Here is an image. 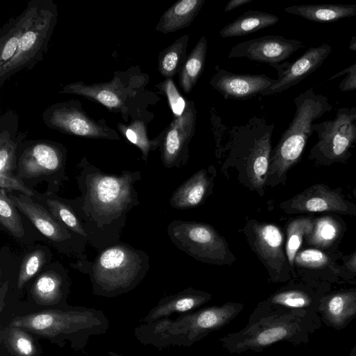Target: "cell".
I'll return each instance as SVG.
<instances>
[{
    "mask_svg": "<svg viewBox=\"0 0 356 356\" xmlns=\"http://www.w3.org/2000/svg\"><path fill=\"white\" fill-rule=\"evenodd\" d=\"M350 356H356V345L353 348L350 354Z\"/></svg>",
    "mask_w": 356,
    "mask_h": 356,
    "instance_id": "49",
    "label": "cell"
},
{
    "mask_svg": "<svg viewBox=\"0 0 356 356\" xmlns=\"http://www.w3.org/2000/svg\"><path fill=\"white\" fill-rule=\"evenodd\" d=\"M0 186L7 192L17 190L28 197L33 195V191L27 188L20 179L13 174H0Z\"/></svg>",
    "mask_w": 356,
    "mask_h": 356,
    "instance_id": "42",
    "label": "cell"
},
{
    "mask_svg": "<svg viewBox=\"0 0 356 356\" xmlns=\"http://www.w3.org/2000/svg\"><path fill=\"white\" fill-rule=\"evenodd\" d=\"M57 19L56 4L52 0H40L34 22L22 36L15 55L0 67V87L14 74L30 70L43 60Z\"/></svg>",
    "mask_w": 356,
    "mask_h": 356,
    "instance_id": "5",
    "label": "cell"
},
{
    "mask_svg": "<svg viewBox=\"0 0 356 356\" xmlns=\"http://www.w3.org/2000/svg\"><path fill=\"white\" fill-rule=\"evenodd\" d=\"M303 328L302 314L294 310L247 323L241 330L221 337L220 341L223 348L232 354L259 353L278 341L298 343L302 339Z\"/></svg>",
    "mask_w": 356,
    "mask_h": 356,
    "instance_id": "3",
    "label": "cell"
},
{
    "mask_svg": "<svg viewBox=\"0 0 356 356\" xmlns=\"http://www.w3.org/2000/svg\"><path fill=\"white\" fill-rule=\"evenodd\" d=\"M62 278L54 271H47L38 277L31 289L33 300L39 305L54 306L63 298Z\"/></svg>",
    "mask_w": 356,
    "mask_h": 356,
    "instance_id": "30",
    "label": "cell"
},
{
    "mask_svg": "<svg viewBox=\"0 0 356 356\" xmlns=\"http://www.w3.org/2000/svg\"><path fill=\"white\" fill-rule=\"evenodd\" d=\"M348 203L339 193L323 184H316L283 202L282 206L284 209L294 211L345 213L350 209Z\"/></svg>",
    "mask_w": 356,
    "mask_h": 356,
    "instance_id": "18",
    "label": "cell"
},
{
    "mask_svg": "<svg viewBox=\"0 0 356 356\" xmlns=\"http://www.w3.org/2000/svg\"><path fill=\"white\" fill-rule=\"evenodd\" d=\"M329 262L330 258L316 249H307L297 252L294 259L297 266L309 268H323Z\"/></svg>",
    "mask_w": 356,
    "mask_h": 356,
    "instance_id": "41",
    "label": "cell"
},
{
    "mask_svg": "<svg viewBox=\"0 0 356 356\" xmlns=\"http://www.w3.org/2000/svg\"><path fill=\"white\" fill-rule=\"evenodd\" d=\"M10 325L63 347L69 342L76 351L82 350L93 336L104 334L109 321L102 311L82 307L47 309L15 317Z\"/></svg>",
    "mask_w": 356,
    "mask_h": 356,
    "instance_id": "1",
    "label": "cell"
},
{
    "mask_svg": "<svg viewBox=\"0 0 356 356\" xmlns=\"http://www.w3.org/2000/svg\"><path fill=\"white\" fill-rule=\"evenodd\" d=\"M105 356H123L122 355H120V354H118V353H116L113 351H111V350H109L107 353L106 355Z\"/></svg>",
    "mask_w": 356,
    "mask_h": 356,
    "instance_id": "48",
    "label": "cell"
},
{
    "mask_svg": "<svg viewBox=\"0 0 356 356\" xmlns=\"http://www.w3.org/2000/svg\"><path fill=\"white\" fill-rule=\"evenodd\" d=\"M138 254L124 246L118 245L104 250L93 267L97 293L112 297L131 289L141 270Z\"/></svg>",
    "mask_w": 356,
    "mask_h": 356,
    "instance_id": "7",
    "label": "cell"
},
{
    "mask_svg": "<svg viewBox=\"0 0 356 356\" xmlns=\"http://www.w3.org/2000/svg\"><path fill=\"white\" fill-rule=\"evenodd\" d=\"M63 156L60 144L44 140L31 141L19 159V174L31 178L55 172L61 168Z\"/></svg>",
    "mask_w": 356,
    "mask_h": 356,
    "instance_id": "16",
    "label": "cell"
},
{
    "mask_svg": "<svg viewBox=\"0 0 356 356\" xmlns=\"http://www.w3.org/2000/svg\"><path fill=\"white\" fill-rule=\"evenodd\" d=\"M17 120V115L14 111H8L1 116L0 174H13L15 168Z\"/></svg>",
    "mask_w": 356,
    "mask_h": 356,
    "instance_id": "26",
    "label": "cell"
},
{
    "mask_svg": "<svg viewBox=\"0 0 356 356\" xmlns=\"http://www.w3.org/2000/svg\"><path fill=\"white\" fill-rule=\"evenodd\" d=\"M8 282H4L1 286V289H0V312H2L3 307L5 306L4 299H5L6 294V292L8 290Z\"/></svg>",
    "mask_w": 356,
    "mask_h": 356,
    "instance_id": "45",
    "label": "cell"
},
{
    "mask_svg": "<svg viewBox=\"0 0 356 356\" xmlns=\"http://www.w3.org/2000/svg\"><path fill=\"white\" fill-rule=\"evenodd\" d=\"M273 124L266 134L256 139L248 159V177L252 185L259 191L267 181L270 167L271 132Z\"/></svg>",
    "mask_w": 356,
    "mask_h": 356,
    "instance_id": "25",
    "label": "cell"
},
{
    "mask_svg": "<svg viewBox=\"0 0 356 356\" xmlns=\"http://www.w3.org/2000/svg\"><path fill=\"white\" fill-rule=\"evenodd\" d=\"M312 127L318 141L310 157L326 163L343 161L356 143V106L338 108L333 120L314 123Z\"/></svg>",
    "mask_w": 356,
    "mask_h": 356,
    "instance_id": "8",
    "label": "cell"
},
{
    "mask_svg": "<svg viewBox=\"0 0 356 356\" xmlns=\"http://www.w3.org/2000/svg\"><path fill=\"white\" fill-rule=\"evenodd\" d=\"M117 127L127 140L140 149L145 161H147L150 151L156 149L162 144L164 131L156 138L150 140L147 136L146 124L142 120L134 119L128 125L118 123Z\"/></svg>",
    "mask_w": 356,
    "mask_h": 356,
    "instance_id": "34",
    "label": "cell"
},
{
    "mask_svg": "<svg viewBox=\"0 0 356 356\" xmlns=\"http://www.w3.org/2000/svg\"><path fill=\"white\" fill-rule=\"evenodd\" d=\"M344 74L346 76L343 78L339 83V88L341 92H348L356 90V67L348 66L344 70L337 72L332 76L328 81L334 80Z\"/></svg>",
    "mask_w": 356,
    "mask_h": 356,
    "instance_id": "43",
    "label": "cell"
},
{
    "mask_svg": "<svg viewBox=\"0 0 356 356\" xmlns=\"http://www.w3.org/2000/svg\"><path fill=\"white\" fill-rule=\"evenodd\" d=\"M197 111L194 102L187 101L184 113L174 117L164 130L161 144V157L166 168L180 166L188 158V145L195 134Z\"/></svg>",
    "mask_w": 356,
    "mask_h": 356,
    "instance_id": "12",
    "label": "cell"
},
{
    "mask_svg": "<svg viewBox=\"0 0 356 356\" xmlns=\"http://www.w3.org/2000/svg\"><path fill=\"white\" fill-rule=\"evenodd\" d=\"M241 302H227L180 315L174 320L172 332L176 346H191L210 333L222 329L243 309Z\"/></svg>",
    "mask_w": 356,
    "mask_h": 356,
    "instance_id": "10",
    "label": "cell"
},
{
    "mask_svg": "<svg viewBox=\"0 0 356 356\" xmlns=\"http://www.w3.org/2000/svg\"><path fill=\"white\" fill-rule=\"evenodd\" d=\"M353 193H354V195H355V197H356V188H355L353 189Z\"/></svg>",
    "mask_w": 356,
    "mask_h": 356,
    "instance_id": "50",
    "label": "cell"
},
{
    "mask_svg": "<svg viewBox=\"0 0 356 356\" xmlns=\"http://www.w3.org/2000/svg\"><path fill=\"white\" fill-rule=\"evenodd\" d=\"M313 227V221L307 218H299L292 220L287 227L286 254L291 266L294 264L295 257L300 248L302 238L309 234Z\"/></svg>",
    "mask_w": 356,
    "mask_h": 356,
    "instance_id": "36",
    "label": "cell"
},
{
    "mask_svg": "<svg viewBox=\"0 0 356 356\" xmlns=\"http://www.w3.org/2000/svg\"><path fill=\"white\" fill-rule=\"evenodd\" d=\"M284 11L312 22L331 23L355 16L356 4L297 5L286 7Z\"/></svg>",
    "mask_w": 356,
    "mask_h": 356,
    "instance_id": "24",
    "label": "cell"
},
{
    "mask_svg": "<svg viewBox=\"0 0 356 356\" xmlns=\"http://www.w3.org/2000/svg\"><path fill=\"white\" fill-rule=\"evenodd\" d=\"M348 48L350 51H356V35L351 38L348 44ZM351 66L356 67V63Z\"/></svg>",
    "mask_w": 356,
    "mask_h": 356,
    "instance_id": "46",
    "label": "cell"
},
{
    "mask_svg": "<svg viewBox=\"0 0 356 356\" xmlns=\"http://www.w3.org/2000/svg\"><path fill=\"white\" fill-rule=\"evenodd\" d=\"M277 15L260 10H248L219 32L222 38L243 36L277 23Z\"/></svg>",
    "mask_w": 356,
    "mask_h": 356,
    "instance_id": "27",
    "label": "cell"
},
{
    "mask_svg": "<svg viewBox=\"0 0 356 356\" xmlns=\"http://www.w3.org/2000/svg\"><path fill=\"white\" fill-rule=\"evenodd\" d=\"M168 232L179 250L197 261L232 265L236 260L226 240L211 225L175 220L169 225Z\"/></svg>",
    "mask_w": 356,
    "mask_h": 356,
    "instance_id": "6",
    "label": "cell"
},
{
    "mask_svg": "<svg viewBox=\"0 0 356 356\" xmlns=\"http://www.w3.org/2000/svg\"><path fill=\"white\" fill-rule=\"evenodd\" d=\"M207 51V41L203 35L186 56L179 73V86L186 94L193 90L204 71Z\"/></svg>",
    "mask_w": 356,
    "mask_h": 356,
    "instance_id": "29",
    "label": "cell"
},
{
    "mask_svg": "<svg viewBox=\"0 0 356 356\" xmlns=\"http://www.w3.org/2000/svg\"><path fill=\"white\" fill-rule=\"evenodd\" d=\"M340 225L335 219L321 217L313 221L311 232L305 236L309 244L320 248L330 246L338 237Z\"/></svg>",
    "mask_w": 356,
    "mask_h": 356,
    "instance_id": "35",
    "label": "cell"
},
{
    "mask_svg": "<svg viewBox=\"0 0 356 356\" xmlns=\"http://www.w3.org/2000/svg\"><path fill=\"white\" fill-rule=\"evenodd\" d=\"M45 262V254L42 250H35L27 254L20 266L17 287L21 289L41 268Z\"/></svg>",
    "mask_w": 356,
    "mask_h": 356,
    "instance_id": "38",
    "label": "cell"
},
{
    "mask_svg": "<svg viewBox=\"0 0 356 356\" xmlns=\"http://www.w3.org/2000/svg\"><path fill=\"white\" fill-rule=\"evenodd\" d=\"M14 202L6 195V191H0V222L13 236L22 237L24 230Z\"/></svg>",
    "mask_w": 356,
    "mask_h": 356,
    "instance_id": "37",
    "label": "cell"
},
{
    "mask_svg": "<svg viewBox=\"0 0 356 356\" xmlns=\"http://www.w3.org/2000/svg\"><path fill=\"white\" fill-rule=\"evenodd\" d=\"M44 123L51 129L65 134L86 138L120 140L117 131L101 119L87 115L77 99L55 103L42 113Z\"/></svg>",
    "mask_w": 356,
    "mask_h": 356,
    "instance_id": "9",
    "label": "cell"
},
{
    "mask_svg": "<svg viewBox=\"0 0 356 356\" xmlns=\"http://www.w3.org/2000/svg\"><path fill=\"white\" fill-rule=\"evenodd\" d=\"M252 1L253 0H230L225 6L224 10L225 12L231 11L236 8L245 5Z\"/></svg>",
    "mask_w": 356,
    "mask_h": 356,
    "instance_id": "44",
    "label": "cell"
},
{
    "mask_svg": "<svg viewBox=\"0 0 356 356\" xmlns=\"http://www.w3.org/2000/svg\"><path fill=\"white\" fill-rule=\"evenodd\" d=\"M216 73L210 80L211 87L219 92L225 99H248L272 86L275 79L265 74H238L222 68H216Z\"/></svg>",
    "mask_w": 356,
    "mask_h": 356,
    "instance_id": "17",
    "label": "cell"
},
{
    "mask_svg": "<svg viewBox=\"0 0 356 356\" xmlns=\"http://www.w3.org/2000/svg\"><path fill=\"white\" fill-rule=\"evenodd\" d=\"M303 47L301 41L281 35H266L238 43L230 49L228 57L247 58L274 67L282 64Z\"/></svg>",
    "mask_w": 356,
    "mask_h": 356,
    "instance_id": "13",
    "label": "cell"
},
{
    "mask_svg": "<svg viewBox=\"0 0 356 356\" xmlns=\"http://www.w3.org/2000/svg\"><path fill=\"white\" fill-rule=\"evenodd\" d=\"M174 320L163 318L149 323H142L134 329V336L143 345L163 348L176 345L172 332Z\"/></svg>",
    "mask_w": 356,
    "mask_h": 356,
    "instance_id": "28",
    "label": "cell"
},
{
    "mask_svg": "<svg viewBox=\"0 0 356 356\" xmlns=\"http://www.w3.org/2000/svg\"><path fill=\"white\" fill-rule=\"evenodd\" d=\"M212 294L204 291L188 287L183 291L163 298L142 319V323H149L170 315L188 314L195 311L212 298Z\"/></svg>",
    "mask_w": 356,
    "mask_h": 356,
    "instance_id": "19",
    "label": "cell"
},
{
    "mask_svg": "<svg viewBox=\"0 0 356 356\" xmlns=\"http://www.w3.org/2000/svg\"><path fill=\"white\" fill-rule=\"evenodd\" d=\"M189 35L185 34L175 40L159 54L158 70L162 76L172 79L179 74L186 58Z\"/></svg>",
    "mask_w": 356,
    "mask_h": 356,
    "instance_id": "31",
    "label": "cell"
},
{
    "mask_svg": "<svg viewBox=\"0 0 356 356\" xmlns=\"http://www.w3.org/2000/svg\"><path fill=\"white\" fill-rule=\"evenodd\" d=\"M293 102L296 113L270 156L267 181L281 179L300 160L314 133V122L332 109L328 98L316 94L312 88L298 95Z\"/></svg>",
    "mask_w": 356,
    "mask_h": 356,
    "instance_id": "2",
    "label": "cell"
},
{
    "mask_svg": "<svg viewBox=\"0 0 356 356\" xmlns=\"http://www.w3.org/2000/svg\"><path fill=\"white\" fill-rule=\"evenodd\" d=\"M32 335L21 327L8 325L1 329L0 339L13 356H35L38 348Z\"/></svg>",
    "mask_w": 356,
    "mask_h": 356,
    "instance_id": "32",
    "label": "cell"
},
{
    "mask_svg": "<svg viewBox=\"0 0 356 356\" xmlns=\"http://www.w3.org/2000/svg\"><path fill=\"white\" fill-rule=\"evenodd\" d=\"M348 266L356 271V254L351 258L348 263Z\"/></svg>",
    "mask_w": 356,
    "mask_h": 356,
    "instance_id": "47",
    "label": "cell"
},
{
    "mask_svg": "<svg viewBox=\"0 0 356 356\" xmlns=\"http://www.w3.org/2000/svg\"><path fill=\"white\" fill-rule=\"evenodd\" d=\"M331 51L332 47L328 44L311 47L294 62L285 61L274 66L277 70L278 78L272 86L261 92V95H275L297 85L318 69Z\"/></svg>",
    "mask_w": 356,
    "mask_h": 356,
    "instance_id": "15",
    "label": "cell"
},
{
    "mask_svg": "<svg viewBox=\"0 0 356 356\" xmlns=\"http://www.w3.org/2000/svg\"><path fill=\"white\" fill-rule=\"evenodd\" d=\"M214 177L205 169L200 170L174 191L170 200V205L178 209L198 206L209 195Z\"/></svg>",
    "mask_w": 356,
    "mask_h": 356,
    "instance_id": "21",
    "label": "cell"
},
{
    "mask_svg": "<svg viewBox=\"0 0 356 356\" xmlns=\"http://www.w3.org/2000/svg\"><path fill=\"white\" fill-rule=\"evenodd\" d=\"M129 175L116 177L95 174L88 184L90 199L95 209L103 214L120 213L131 201Z\"/></svg>",
    "mask_w": 356,
    "mask_h": 356,
    "instance_id": "14",
    "label": "cell"
},
{
    "mask_svg": "<svg viewBox=\"0 0 356 356\" xmlns=\"http://www.w3.org/2000/svg\"><path fill=\"white\" fill-rule=\"evenodd\" d=\"M40 0L30 1L25 9L15 18H10L0 31V67L15 55L22 36L32 26Z\"/></svg>",
    "mask_w": 356,
    "mask_h": 356,
    "instance_id": "20",
    "label": "cell"
},
{
    "mask_svg": "<svg viewBox=\"0 0 356 356\" xmlns=\"http://www.w3.org/2000/svg\"><path fill=\"white\" fill-rule=\"evenodd\" d=\"M47 205L52 214L73 232L82 236H86L79 219L68 206L58 200H48Z\"/></svg>",
    "mask_w": 356,
    "mask_h": 356,
    "instance_id": "40",
    "label": "cell"
},
{
    "mask_svg": "<svg viewBox=\"0 0 356 356\" xmlns=\"http://www.w3.org/2000/svg\"><path fill=\"white\" fill-rule=\"evenodd\" d=\"M129 70L115 72L113 78L107 82L88 84L78 81L67 84L58 94L76 95L99 103L110 112L120 113L126 122L134 113L139 95L149 80L148 76L137 71L136 67L131 72Z\"/></svg>",
    "mask_w": 356,
    "mask_h": 356,
    "instance_id": "4",
    "label": "cell"
},
{
    "mask_svg": "<svg viewBox=\"0 0 356 356\" xmlns=\"http://www.w3.org/2000/svg\"><path fill=\"white\" fill-rule=\"evenodd\" d=\"M15 205L22 211L35 227L46 237L54 241H63L70 236L63 227L42 206L26 197L10 195Z\"/></svg>",
    "mask_w": 356,
    "mask_h": 356,
    "instance_id": "22",
    "label": "cell"
},
{
    "mask_svg": "<svg viewBox=\"0 0 356 356\" xmlns=\"http://www.w3.org/2000/svg\"><path fill=\"white\" fill-rule=\"evenodd\" d=\"M156 87L166 97L174 117L181 116L186 108L188 100L179 92L172 79H165L156 85Z\"/></svg>",
    "mask_w": 356,
    "mask_h": 356,
    "instance_id": "39",
    "label": "cell"
},
{
    "mask_svg": "<svg viewBox=\"0 0 356 356\" xmlns=\"http://www.w3.org/2000/svg\"><path fill=\"white\" fill-rule=\"evenodd\" d=\"M204 2V0L177 1L163 13L155 27L156 31L170 33L188 27Z\"/></svg>",
    "mask_w": 356,
    "mask_h": 356,
    "instance_id": "23",
    "label": "cell"
},
{
    "mask_svg": "<svg viewBox=\"0 0 356 356\" xmlns=\"http://www.w3.org/2000/svg\"><path fill=\"white\" fill-rule=\"evenodd\" d=\"M356 314V293L345 292L330 296L324 306V315L335 326L347 323Z\"/></svg>",
    "mask_w": 356,
    "mask_h": 356,
    "instance_id": "33",
    "label": "cell"
},
{
    "mask_svg": "<svg viewBox=\"0 0 356 356\" xmlns=\"http://www.w3.org/2000/svg\"><path fill=\"white\" fill-rule=\"evenodd\" d=\"M244 232L251 248L268 270L270 281L284 280L286 257L280 229L274 224L251 220L247 223Z\"/></svg>",
    "mask_w": 356,
    "mask_h": 356,
    "instance_id": "11",
    "label": "cell"
}]
</instances>
